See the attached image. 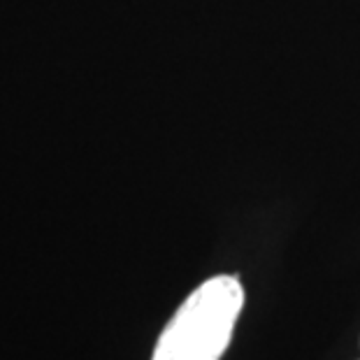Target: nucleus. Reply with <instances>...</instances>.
I'll return each mask as SVG.
<instances>
[{
  "mask_svg": "<svg viewBox=\"0 0 360 360\" xmlns=\"http://www.w3.org/2000/svg\"><path fill=\"white\" fill-rule=\"evenodd\" d=\"M244 307L237 277H212L191 293L160 333L151 360H221Z\"/></svg>",
  "mask_w": 360,
  "mask_h": 360,
  "instance_id": "nucleus-1",
  "label": "nucleus"
}]
</instances>
